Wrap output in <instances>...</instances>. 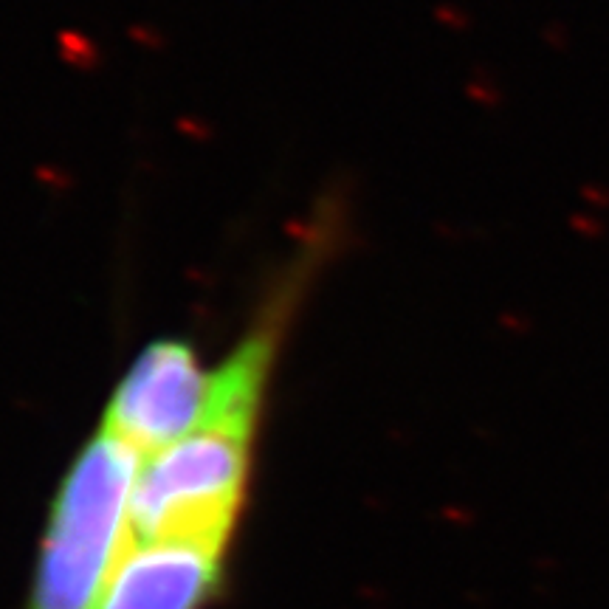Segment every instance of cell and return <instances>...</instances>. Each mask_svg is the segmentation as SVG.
<instances>
[{
	"mask_svg": "<svg viewBox=\"0 0 609 609\" xmlns=\"http://www.w3.org/2000/svg\"><path fill=\"white\" fill-rule=\"evenodd\" d=\"M251 432L203 426L144 460L130 500V542L226 556L249 485Z\"/></svg>",
	"mask_w": 609,
	"mask_h": 609,
	"instance_id": "obj_2",
	"label": "cell"
},
{
	"mask_svg": "<svg viewBox=\"0 0 609 609\" xmlns=\"http://www.w3.org/2000/svg\"><path fill=\"white\" fill-rule=\"evenodd\" d=\"M212 398L206 370L187 339L150 342L110 395L102 429L122 440L141 460L175 446L201 429Z\"/></svg>",
	"mask_w": 609,
	"mask_h": 609,
	"instance_id": "obj_3",
	"label": "cell"
},
{
	"mask_svg": "<svg viewBox=\"0 0 609 609\" xmlns=\"http://www.w3.org/2000/svg\"><path fill=\"white\" fill-rule=\"evenodd\" d=\"M220 584L218 553L170 542H130L96 609H203Z\"/></svg>",
	"mask_w": 609,
	"mask_h": 609,
	"instance_id": "obj_4",
	"label": "cell"
},
{
	"mask_svg": "<svg viewBox=\"0 0 609 609\" xmlns=\"http://www.w3.org/2000/svg\"><path fill=\"white\" fill-rule=\"evenodd\" d=\"M139 454L108 429L82 446L51 502L29 609H96L130 536Z\"/></svg>",
	"mask_w": 609,
	"mask_h": 609,
	"instance_id": "obj_1",
	"label": "cell"
}]
</instances>
